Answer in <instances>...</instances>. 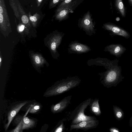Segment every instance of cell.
<instances>
[{"label": "cell", "mask_w": 132, "mask_h": 132, "mask_svg": "<svg viewBox=\"0 0 132 132\" xmlns=\"http://www.w3.org/2000/svg\"><path fill=\"white\" fill-rule=\"evenodd\" d=\"M73 2H70L64 6L58 8L57 10L56 18L61 21L67 18L69 13L72 10Z\"/></svg>", "instance_id": "9"}, {"label": "cell", "mask_w": 132, "mask_h": 132, "mask_svg": "<svg viewBox=\"0 0 132 132\" xmlns=\"http://www.w3.org/2000/svg\"><path fill=\"white\" fill-rule=\"evenodd\" d=\"M42 1V0H38V1L39 2H41Z\"/></svg>", "instance_id": "31"}, {"label": "cell", "mask_w": 132, "mask_h": 132, "mask_svg": "<svg viewBox=\"0 0 132 132\" xmlns=\"http://www.w3.org/2000/svg\"><path fill=\"white\" fill-rule=\"evenodd\" d=\"M32 57L34 62L37 65H41L45 62V60L40 55L35 54Z\"/></svg>", "instance_id": "19"}, {"label": "cell", "mask_w": 132, "mask_h": 132, "mask_svg": "<svg viewBox=\"0 0 132 132\" xmlns=\"http://www.w3.org/2000/svg\"><path fill=\"white\" fill-rule=\"evenodd\" d=\"M72 0H65L59 5V8L63 6L70 3Z\"/></svg>", "instance_id": "21"}, {"label": "cell", "mask_w": 132, "mask_h": 132, "mask_svg": "<svg viewBox=\"0 0 132 132\" xmlns=\"http://www.w3.org/2000/svg\"><path fill=\"white\" fill-rule=\"evenodd\" d=\"M71 95H69L64 97L57 103L52 104L50 108L51 112L56 114L62 112L71 104Z\"/></svg>", "instance_id": "7"}, {"label": "cell", "mask_w": 132, "mask_h": 132, "mask_svg": "<svg viewBox=\"0 0 132 132\" xmlns=\"http://www.w3.org/2000/svg\"><path fill=\"white\" fill-rule=\"evenodd\" d=\"M66 120V118H64L59 121L51 131L54 132L64 131L65 128L64 124V122Z\"/></svg>", "instance_id": "18"}, {"label": "cell", "mask_w": 132, "mask_h": 132, "mask_svg": "<svg viewBox=\"0 0 132 132\" xmlns=\"http://www.w3.org/2000/svg\"><path fill=\"white\" fill-rule=\"evenodd\" d=\"M82 27L88 31H92L94 26L89 12H87L82 18L81 22Z\"/></svg>", "instance_id": "10"}, {"label": "cell", "mask_w": 132, "mask_h": 132, "mask_svg": "<svg viewBox=\"0 0 132 132\" xmlns=\"http://www.w3.org/2000/svg\"><path fill=\"white\" fill-rule=\"evenodd\" d=\"M3 12V7L0 4V14H2Z\"/></svg>", "instance_id": "27"}, {"label": "cell", "mask_w": 132, "mask_h": 132, "mask_svg": "<svg viewBox=\"0 0 132 132\" xmlns=\"http://www.w3.org/2000/svg\"><path fill=\"white\" fill-rule=\"evenodd\" d=\"M114 7L116 10L123 18L126 15V8L122 0H114Z\"/></svg>", "instance_id": "15"}, {"label": "cell", "mask_w": 132, "mask_h": 132, "mask_svg": "<svg viewBox=\"0 0 132 132\" xmlns=\"http://www.w3.org/2000/svg\"><path fill=\"white\" fill-rule=\"evenodd\" d=\"M118 61L110 65L107 70L99 74L100 81L103 86L107 88L116 87L124 78L121 74L122 69L118 65Z\"/></svg>", "instance_id": "2"}, {"label": "cell", "mask_w": 132, "mask_h": 132, "mask_svg": "<svg viewBox=\"0 0 132 132\" xmlns=\"http://www.w3.org/2000/svg\"><path fill=\"white\" fill-rule=\"evenodd\" d=\"M21 20L22 22L24 24H27L29 22V19L27 16L23 15L21 17Z\"/></svg>", "instance_id": "20"}, {"label": "cell", "mask_w": 132, "mask_h": 132, "mask_svg": "<svg viewBox=\"0 0 132 132\" xmlns=\"http://www.w3.org/2000/svg\"><path fill=\"white\" fill-rule=\"evenodd\" d=\"M91 98H89L80 103L71 112L70 120L71 124H76L84 120L96 119L94 116H87L84 112L89 106Z\"/></svg>", "instance_id": "3"}, {"label": "cell", "mask_w": 132, "mask_h": 132, "mask_svg": "<svg viewBox=\"0 0 132 132\" xmlns=\"http://www.w3.org/2000/svg\"><path fill=\"white\" fill-rule=\"evenodd\" d=\"M126 48L120 44H112L106 46L104 51L109 52L117 57H120L126 50Z\"/></svg>", "instance_id": "8"}, {"label": "cell", "mask_w": 132, "mask_h": 132, "mask_svg": "<svg viewBox=\"0 0 132 132\" xmlns=\"http://www.w3.org/2000/svg\"><path fill=\"white\" fill-rule=\"evenodd\" d=\"M60 0H53V3L54 4H56L59 2Z\"/></svg>", "instance_id": "28"}, {"label": "cell", "mask_w": 132, "mask_h": 132, "mask_svg": "<svg viewBox=\"0 0 132 132\" xmlns=\"http://www.w3.org/2000/svg\"><path fill=\"white\" fill-rule=\"evenodd\" d=\"M29 111V110H28L23 119L22 127V131L24 129H28L35 127L37 124V120L36 119L26 117Z\"/></svg>", "instance_id": "11"}, {"label": "cell", "mask_w": 132, "mask_h": 132, "mask_svg": "<svg viewBox=\"0 0 132 132\" xmlns=\"http://www.w3.org/2000/svg\"><path fill=\"white\" fill-rule=\"evenodd\" d=\"M113 110L115 117L117 120H120L124 118V112L120 108L114 105L113 106Z\"/></svg>", "instance_id": "17"}, {"label": "cell", "mask_w": 132, "mask_h": 132, "mask_svg": "<svg viewBox=\"0 0 132 132\" xmlns=\"http://www.w3.org/2000/svg\"><path fill=\"white\" fill-rule=\"evenodd\" d=\"M29 112L30 113L36 114L38 113L41 110L42 105L40 103L32 101L31 104H29Z\"/></svg>", "instance_id": "16"}, {"label": "cell", "mask_w": 132, "mask_h": 132, "mask_svg": "<svg viewBox=\"0 0 132 132\" xmlns=\"http://www.w3.org/2000/svg\"><path fill=\"white\" fill-rule=\"evenodd\" d=\"M62 37L61 35L58 34L54 35L51 39L50 42V47L53 53H56V49L61 42Z\"/></svg>", "instance_id": "14"}, {"label": "cell", "mask_w": 132, "mask_h": 132, "mask_svg": "<svg viewBox=\"0 0 132 132\" xmlns=\"http://www.w3.org/2000/svg\"><path fill=\"white\" fill-rule=\"evenodd\" d=\"M109 130L111 132H120V130L117 128L114 127L110 128Z\"/></svg>", "instance_id": "22"}, {"label": "cell", "mask_w": 132, "mask_h": 132, "mask_svg": "<svg viewBox=\"0 0 132 132\" xmlns=\"http://www.w3.org/2000/svg\"><path fill=\"white\" fill-rule=\"evenodd\" d=\"M70 47L71 50L76 53H86L90 50L88 46L78 43H74L70 44Z\"/></svg>", "instance_id": "13"}, {"label": "cell", "mask_w": 132, "mask_h": 132, "mask_svg": "<svg viewBox=\"0 0 132 132\" xmlns=\"http://www.w3.org/2000/svg\"><path fill=\"white\" fill-rule=\"evenodd\" d=\"M129 122V126L130 127H131L132 131V115L130 118Z\"/></svg>", "instance_id": "26"}, {"label": "cell", "mask_w": 132, "mask_h": 132, "mask_svg": "<svg viewBox=\"0 0 132 132\" xmlns=\"http://www.w3.org/2000/svg\"><path fill=\"white\" fill-rule=\"evenodd\" d=\"M130 6H132V0H128Z\"/></svg>", "instance_id": "29"}, {"label": "cell", "mask_w": 132, "mask_h": 132, "mask_svg": "<svg viewBox=\"0 0 132 132\" xmlns=\"http://www.w3.org/2000/svg\"><path fill=\"white\" fill-rule=\"evenodd\" d=\"M30 20L32 22H35L37 21V18L35 16H31L29 18Z\"/></svg>", "instance_id": "23"}, {"label": "cell", "mask_w": 132, "mask_h": 132, "mask_svg": "<svg viewBox=\"0 0 132 132\" xmlns=\"http://www.w3.org/2000/svg\"><path fill=\"white\" fill-rule=\"evenodd\" d=\"M103 28L108 31L111 36H119L126 38L128 39L130 35L127 30L120 26L114 23L108 22L104 24Z\"/></svg>", "instance_id": "5"}, {"label": "cell", "mask_w": 132, "mask_h": 132, "mask_svg": "<svg viewBox=\"0 0 132 132\" xmlns=\"http://www.w3.org/2000/svg\"><path fill=\"white\" fill-rule=\"evenodd\" d=\"M81 81L77 76L68 77L57 81L47 89L43 96L48 97L61 94L78 86Z\"/></svg>", "instance_id": "1"}, {"label": "cell", "mask_w": 132, "mask_h": 132, "mask_svg": "<svg viewBox=\"0 0 132 132\" xmlns=\"http://www.w3.org/2000/svg\"><path fill=\"white\" fill-rule=\"evenodd\" d=\"M24 28V25H22L20 26L19 27V30L20 32L23 31Z\"/></svg>", "instance_id": "25"}, {"label": "cell", "mask_w": 132, "mask_h": 132, "mask_svg": "<svg viewBox=\"0 0 132 132\" xmlns=\"http://www.w3.org/2000/svg\"><path fill=\"white\" fill-rule=\"evenodd\" d=\"M1 56H0V66L1 65Z\"/></svg>", "instance_id": "30"}, {"label": "cell", "mask_w": 132, "mask_h": 132, "mask_svg": "<svg viewBox=\"0 0 132 132\" xmlns=\"http://www.w3.org/2000/svg\"><path fill=\"white\" fill-rule=\"evenodd\" d=\"M4 20V17L3 14H0V23L1 25L3 23Z\"/></svg>", "instance_id": "24"}, {"label": "cell", "mask_w": 132, "mask_h": 132, "mask_svg": "<svg viewBox=\"0 0 132 132\" xmlns=\"http://www.w3.org/2000/svg\"><path fill=\"white\" fill-rule=\"evenodd\" d=\"M99 102L98 98L91 99L89 105L90 112L97 116H100L101 114Z\"/></svg>", "instance_id": "12"}, {"label": "cell", "mask_w": 132, "mask_h": 132, "mask_svg": "<svg viewBox=\"0 0 132 132\" xmlns=\"http://www.w3.org/2000/svg\"><path fill=\"white\" fill-rule=\"evenodd\" d=\"M31 101H16L11 104L8 107L7 122L4 126L5 131H6L12 121L21 109Z\"/></svg>", "instance_id": "4"}, {"label": "cell", "mask_w": 132, "mask_h": 132, "mask_svg": "<svg viewBox=\"0 0 132 132\" xmlns=\"http://www.w3.org/2000/svg\"><path fill=\"white\" fill-rule=\"evenodd\" d=\"M99 121L97 119H93L81 121L76 124L70 125V130L81 129L85 131L95 128L98 126Z\"/></svg>", "instance_id": "6"}]
</instances>
